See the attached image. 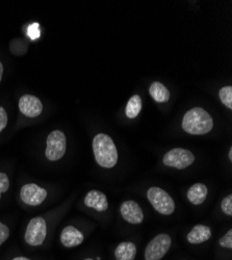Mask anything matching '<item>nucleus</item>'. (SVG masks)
Instances as JSON below:
<instances>
[{"label": "nucleus", "mask_w": 232, "mask_h": 260, "mask_svg": "<svg viewBox=\"0 0 232 260\" xmlns=\"http://www.w3.org/2000/svg\"><path fill=\"white\" fill-rule=\"evenodd\" d=\"M10 188V179L8 175L4 172H0V199H2V193L8 191Z\"/></svg>", "instance_id": "aec40b11"}, {"label": "nucleus", "mask_w": 232, "mask_h": 260, "mask_svg": "<svg viewBox=\"0 0 232 260\" xmlns=\"http://www.w3.org/2000/svg\"><path fill=\"white\" fill-rule=\"evenodd\" d=\"M149 94L154 101L158 103H164L170 100V92L159 81H154L151 83L149 86Z\"/></svg>", "instance_id": "dca6fc26"}, {"label": "nucleus", "mask_w": 232, "mask_h": 260, "mask_svg": "<svg viewBox=\"0 0 232 260\" xmlns=\"http://www.w3.org/2000/svg\"><path fill=\"white\" fill-rule=\"evenodd\" d=\"M8 125V114L3 106H0V134Z\"/></svg>", "instance_id": "5701e85b"}, {"label": "nucleus", "mask_w": 232, "mask_h": 260, "mask_svg": "<svg viewBox=\"0 0 232 260\" xmlns=\"http://www.w3.org/2000/svg\"><path fill=\"white\" fill-rule=\"evenodd\" d=\"M162 161L167 167L183 170L194 164L195 155L189 150L174 148L164 154Z\"/></svg>", "instance_id": "423d86ee"}, {"label": "nucleus", "mask_w": 232, "mask_h": 260, "mask_svg": "<svg viewBox=\"0 0 232 260\" xmlns=\"http://www.w3.org/2000/svg\"><path fill=\"white\" fill-rule=\"evenodd\" d=\"M13 260H30V259H28V258H26V257H16V258H14Z\"/></svg>", "instance_id": "a878e982"}, {"label": "nucleus", "mask_w": 232, "mask_h": 260, "mask_svg": "<svg viewBox=\"0 0 232 260\" xmlns=\"http://www.w3.org/2000/svg\"><path fill=\"white\" fill-rule=\"evenodd\" d=\"M93 151L97 164L104 169H112L118 162V151L113 139L99 134L93 140Z\"/></svg>", "instance_id": "f03ea898"}, {"label": "nucleus", "mask_w": 232, "mask_h": 260, "mask_svg": "<svg viewBox=\"0 0 232 260\" xmlns=\"http://www.w3.org/2000/svg\"><path fill=\"white\" fill-rule=\"evenodd\" d=\"M222 211L227 215H232V194H228L225 197L221 203Z\"/></svg>", "instance_id": "6ab92c4d"}, {"label": "nucleus", "mask_w": 232, "mask_h": 260, "mask_svg": "<svg viewBox=\"0 0 232 260\" xmlns=\"http://www.w3.org/2000/svg\"><path fill=\"white\" fill-rule=\"evenodd\" d=\"M84 235L73 226H67L60 233V242L66 248H74L82 244Z\"/></svg>", "instance_id": "f8f14e48"}, {"label": "nucleus", "mask_w": 232, "mask_h": 260, "mask_svg": "<svg viewBox=\"0 0 232 260\" xmlns=\"http://www.w3.org/2000/svg\"><path fill=\"white\" fill-rule=\"evenodd\" d=\"M147 197L154 209L163 215H170L175 210V202L173 198L164 189L153 186L147 191Z\"/></svg>", "instance_id": "7ed1b4c3"}, {"label": "nucleus", "mask_w": 232, "mask_h": 260, "mask_svg": "<svg viewBox=\"0 0 232 260\" xmlns=\"http://www.w3.org/2000/svg\"><path fill=\"white\" fill-rule=\"evenodd\" d=\"M47 235L46 221L42 216H36L27 225L24 240L29 246H40L44 243Z\"/></svg>", "instance_id": "0eeeda50"}, {"label": "nucleus", "mask_w": 232, "mask_h": 260, "mask_svg": "<svg viewBox=\"0 0 232 260\" xmlns=\"http://www.w3.org/2000/svg\"><path fill=\"white\" fill-rule=\"evenodd\" d=\"M143 101L139 95H134L127 102L125 108V115L128 119H135L142 111Z\"/></svg>", "instance_id": "f3484780"}, {"label": "nucleus", "mask_w": 232, "mask_h": 260, "mask_svg": "<svg viewBox=\"0 0 232 260\" xmlns=\"http://www.w3.org/2000/svg\"><path fill=\"white\" fill-rule=\"evenodd\" d=\"M84 260H94V259H92V258H87V259H84Z\"/></svg>", "instance_id": "bb28decb"}, {"label": "nucleus", "mask_w": 232, "mask_h": 260, "mask_svg": "<svg viewBox=\"0 0 232 260\" xmlns=\"http://www.w3.org/2000/svg\"><path fill=\"white\" fill-rule=\"evenodd\" d=\"M219 97L222 103L229 108V110H232V86L227 85L223 86V88L219 92Z\"/></svg>", "instance_id": "a211bd4d"}, {"label": "nucleus", "mask_w": 232, "mask_h": 260, "mask_svg": "<svg viewBox=\"0 0 232 260\" xmlns=\"http://www.w3.org/2000/svg\"><path fill=\"white\" fill-rule=\"evenodd\" d=\"M19 110L28 118H37L43 112V103L34 95H23L19 100Z\"/></svg>", "instance_id": "1a4fd4ad"}, {"label": "nucleus", "mask_w": 232, "mask_h": 260, "mask_svg": "<svg viewBox=\"0 0 232 260\" xmlns=\"http://www.w3.org/2000/svg\"><path fill=\"white\" fill-rule=\"evenodd\" d=\"M3 75H4V64L2 61H0V81L3 79Z\"/></svg>", "instance_id": "b1692460"}, {"label": "nucleus", "mask_w": 232, "mask_h": 260, "mask_svg": "<svg viewBox=\"0 0 232 260\" xmlns=\"http://www.w3.org/2000/svg\"><path fill=\"white\" fill-rule=\"evenodd\" d=\"M208 189L207 186L203 183H196L192 185L187 190V199L194 205L202 204L207 198Z\"/></svg>", "instance_id": "4468645a"}, {"label": "nucleus", "mask_w": 232, "mask_h": 260, "mask_svg": "<svg viewBox=\"0 0 232 260\" xmlns=\"http://www.w3.org/2000/svg\"><path fill=\"white\" fill-rule=\"evenodd\" d=\"M182 128L185 133L193 136L206 135L214 128V120L203 108L194 107L183 116Z\"/></svg>", "instance_id": "f257e3e1"}, {"label": "nucleus", "mask_w": 232, "mask_h": 260, "mask_svg": "<svg viewBox=\"0 0 232 260\" xmlns=\"http://www.w3.org/2000/svg\"><path fill=\"white\" fill-rule=\"evenodd\" d=\"M20 198L27 205L38 206L46 200L47 190L35 183H28L21 188Z\"/></svg>", "instance_id": "6e6552de"}, {"label": "nucleus", "mask_w": 232, "mask_h": 260, "mask_svg": "<svg viewBox=\"0 0 232 260\" xmlns=\"http://www.w3.org/2000/svg\"><path fill=\"white\" fill-rule=\"evenodd\" d=\"M212 237V230L205 225H196L186 235V240L192 245H200Z\"/></svg>", "instance_id": "ddd939ff"}, {"label": "nucleus", "mask_w": 232, "mask_h": 260, "mask_svg": "<svg viewBox=\"0 0 232 260\" xmlns=\"http://www.w3.org/2000/svg\"><path fill=\"white\" fill-rule=\"evenodd\" d=\"M10 236V228L0 222V246H2Z\"/></svg>", "instance_id": "4be33fe9"}, {"label": "nucleus", "mask_w": 232, "mask_h": 260, "mask_svg": "<svg viewBox=\"0 0 232 260\" xmlns=\"http://www.w3.org/2000/svg\"><path fill=\"white\" fill-rule=\"evenodd\" d=\"M172 245L171 236L165 233L156 235L151 242L147 245L145 250L146 260H160L170 250Z\"/></svg>", "instance_id": "39448f33"}, {"label": "nucleus", "mask_w": 232, "mask_h": 260, "mask_svg": "<svg viewBox=\"0 0 232 260\" xmlns=\"http://www.w3.org/2000/svg\"><path fill=\"white\" fill-rule=\"evenodd\" d=\"M137 255V247L131 242H124L118 245L115 251L117 260H135Z\"/></svg>", "instance_id": "2eb2a0df"}, {"label": "nucleus", "mask_w": 232, "mask_h": 260, "mask_svg": "<svg viewBox=\"0 0 232 260\" xmlns=\"http://www.w3.org/2000/svg\"><path fill=\"white\" fill-rule=\"evenodd\" d=\"M120 212L122 218L130 224L139 225L144 221L143 209L136 201L128 200L123 202L120 207Z\"/></svg>", "instance_id": "9d476101"}, {"label": "nucleus", "mask_w": 232, "mask_h": 260, "mask_svg": "<svg viewBox=\"0 0 232 260\" xmlns=\"http://www.w3.org/2000/svg\"><path fill=\"white\" fill-rule=\"evenodd\" d=\"M45 155L50 161H57L66 153L67 140L65 134L60 130H54L47 137Z\"/></svg>", "instance_id": "20e7f679"}, {"label": "nucleus", "mask_w": 232, "mask_h": 260, "mask_svg": "<svg viewBox=\"0 0 232 260\" xmlns=\"http://www.w3.org/2000/svg\"><path fill=\"white\" fill-rule=\"evenodd\" d=\"M84 204L99 212L108 210L109 208V201L107 196L102 191L97 189H92L87 193V196L84 197Z\"/></svg>", "instance_id": "9b49d317"}, {"label": "nucleus", "mask_w": 232, "mask_h": 260, "mask_svg": "<svg viewBox=\"0 0 232 260\" xmlns=\"http://www.w3.org/2000/svg\"><path fill=\"white\" fill-rule=\"evenodd\" d=\"M228 158L230 161H232V147L229 149V152H228Z\"/></svg>", "instance_id": "393cba45"}, {"label": "nucleus", "mask_w": 232, "mask_h": 260, "mask_svg": "<svg viewBox=\"0 0 232 260\" xmlns=\"http://www.w3.org/2000/svg\"><path fill=\"white\" fill-rule=\"evenodd\" d=\"M221 247L226 249H232V230H228V232L222 236L219 241Z\"/></svg>", "instance_id": "412c9836"}]
</instances>
